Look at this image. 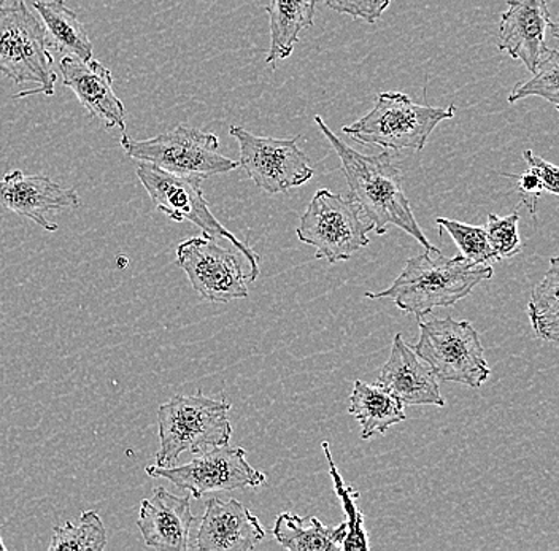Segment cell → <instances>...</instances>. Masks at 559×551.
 Returning <instances> with one entry per match:
<instances>
[{
  "mask_svg": "<svg viewBox=\"0 0 559 551\" xmlns=\"http://www.w3.org/2000/svg\"><path fill=\"white\" fill-rule=\"evenodd\" d=\"M314 123L337 153L344 176L347 178L349 196L355 199L361 205L362 212L372 219L376 232L383 236L388 231V226L393 225L414 237L426 250H436L419 228L404 191L401 169L393 163L390 153L362 155L342 142L328 128L320 115L314 117Z\"/></svg>",
  "mask_w": 559,
  "mask_h": 551,
  "instance_id": "6da1fadb",
  "label": "cell"
},
{
  "mask_svg": "<svg viewBox=\"0 0 559 551\" xmlns=\"http://www.w3.org/2000/svg\"><path fill=\"white\" fill-rule=\"evenodd\" d=\"M495 271L489 264L474 266L463 256L445 257L439 249L426 250L411 257L390 288L366 292L365 298L391 299L405 313L429 315L439 307H453L467 298L478 285L489 280Z\"/></svg>",
  "mask_w": 559,
  "mask_h": 551,
  "instance_id": "7a4b0ae2",
  "label": "cell"
},
{
  "mask_svg": "<svg viewBox=\"0 0 559 551\" xmlns=\"http://www.w3.org/2000/svg\"><path fill=\"white\" fill-rule=\"evenodd\" d=\"M230 404L204 396H175L160 404L157 411L159 450L156 466L173 467L183 453L209 452L229 445L233 427L229 421Z\"/></svg>",
  "mask_w": 559,
  "mask_h": 551,
  "instance_id": "3957f363",
  "label": "cell"
},
{
  "mask_svg": "<svg viewBox=\"0 0 559 551\" xmlns=\"http://www.w3.org/2000/svg\"><path fill=\"white\" fill-rule=\"evenodd\" d=\"M456 107H431L414 103L407 94L380 93L376 106L342 132L362 145L421 152L437 125L452 120Z\"/></svg>",
  "mask_w": 559,
  "mask_h": 551,
  "instance_id": "277c9868",
  "label": "cell"
},
{
  "mask_svg": "<svg viewBox=\"0 0 559 551\" xmlns=\"http://www.w3.org/2000/svg\"><path fill=\"white\" fill-rule=\"evenodd\" d=\"M0 73L13 83H37L38 88L23 91L20 97L55 94V58L48 50L41 21L35 19L23 0L0 3Z\"/></svg>",
  "mask_w": 559,
  "mask_h": 551,
  "instance_id": "5b68a950",
  "label": "cell"
},
{
  "mask_svg": "<svg viewBox=\"0 0 559 551\" xmlns=\"http://www.w3.org/2000/svg\"><path fill=\"white\" fill-rule=\"evenodd\" d=\"M135 172H138L140 183L145 188L157 211L169 216L175 223H192L209 239H225L233 243L250 264L248 284H254L258 280V277H260V254L251 250L247 243L240 242L212 214L207 199H205L204 191H202V178L178 176V173L167 172V170L150 163H140Z\"/></svg>",
  "mask_w": 559,
  "mask_h": 551,
  "instance_id": "8992f818",
  "label": "cell"
},
{
  "mask_svg": "<svg viewBox=\"0 0 559 551\" xmlns=\"http://www.w3.org/2000/svg\"><path fill=\"white\" fill-rule=\"evenodd\" d=\"M373 221L352 196L318 190L300 218L297 239L314 247V260L347 261L369 245Z\"/></svg>",
  "mask_w": 559,
  "mask_h": 551,
  "instance_id": "52a82bcc",
  "label": "cell"
},
{
  "mask_svg": "<svg viewBox=\"0 0 559 551\" xmlns=\"http://www.w3.org/2000/svg\"><path fill=\"white\" fill-rule=\"evenodd\" d=\"M414 351L431 368L439 382L480 388L489 371L484 345L471 321L452 316L421 321Z\"/></svg>",
  "mask_w": 559,
  "mask_h": 551,
  "instance_id": "ba28073f",
  "label": "cell"
},
{
  "mask_svg": "<svg viewBox=\"0 0 559 551\" xmlns=\"http://www.w3.org/2000/svg\"><path fill=\"white\" fill-rule=\"evenodd\" d=\"M121 148L129 158L140 163H150L167 172L202 180L233 172L239 167L237 160L226 158L218 152V135L183 124L145 141H135L122 132Z\"/></svg>",
  "mask_w": 559,
  "mask_h": 551,
  "instance_id": "9c48e42d",
  "label": "cell"
},
{
  "mask_svg": "<svg viewBox=\"0 0 559 551\" xmlns=\"http://www.w3.org/2000/svg\"><path fill=\"white\" fill-rule=\"evenodd\" d=\"M145 472L152 479L169 480L194 499L216 491L260 488L267 483V476L247 462V452L240 446L229 445L201 453L185 466L160 467L152 464Z\"/></svg>",
  "mask_w": 559,
  "mask_h": 551,
  "instance_id": "30bf717a",
  "label": "cell"
},
{
  "mask_svg": "<svg viewBox=\"0 0 559 551\" xmlns=\"http://www.w3.org/2000/svg\"><path fill=\"white\" fill-rule=\"evenodd\" d=\"M229 134L239 143V167L264 193H286L312 180L314 172L309 158L297 146L302 135L260 137L240 125H230Z\"/></svg>",
  "mask_w": 559,
  "mask_h": 551,
  "instance_id": "8fae6325",
  "label": "cell"
},
{
  "mask_svg": "<svg viewBox=\"0 0 559 551\" xmlns=\"http://www.w3.org/2000/svg\"><path fill=\"white\" fill-rule=\"evenodd\" d=\"M177 264L195 292L210 302L226 303L248 298V275L242 256L223 249L209 237H191L177 247Z\"/></svg>",
  "mask_w": 559,
  "mask_h": 551,
  "instance_id": "7c38bea8",
  "label": "cell"
},
{
  "mask_svg": "<svg viewBox=\"0 0 559 551\" xmlns=\"http://www.w3.org/2000/svg\"><path fill=\"white\" fill-rule=\"evenodd\" d=\"M558 37L547 0H507V10L499 23L498 48L523 62L527 72H536L550 48L547 34Z\"/></svg>",
  "mask_w": 559,
  "mask_h": 551,
  "instance_id": "4fadbf2b",
  "label": "cell"
},
{
  "mask_svg": "<svg viewBox=\"0 0 559 551\" xmlns=\"http://www.w3.org/2000/svg\"><path fill=\"white\" fill-rule=\"evenodd\" d=\"M0 205L16 215L29 218L47 232L58 231V225L48 221V212L79 208L80 197L75 190L59 187L50 177L21 170L5 173L0 180Z\"/></svg>",
  "mask_w": 559,
  "mask_h": 551,
  "instance_id": "5bb4252c",
  "label": "cell"
},
{
  "mask_svg": "<svg viewBox=\"0 0 559 551\" xmlns=\"http://www.w3.org/2000/svg\"><path fill=\"white\" fill-rule=\"evenodd\" d=\"M265 537L257 515L237 499L212 498L192 549L201 551H250Z\"/></svg>",
  "mask_w": 559,
  "mask_h": 551,
  "instance_id": "9a60e30c",
  "label": "cell"
},
{
  "mask_svg": "<svg viewBox=\"0 0 559 551\" xmlns=\"http://www.w3.org/2000/svg\"><path fill=\"white\" fill-rule=\"evenodd\" d=\"M62 85L75 94L90 117L105 129H121L126 132L124 104L114 89V76L97 59L80 61L75 58L59 59Z\"/></svg>",
  "mask_w": 559,
  "mask_h": 551,
  "instance_id": "2e32d148",
  "label": "cell"
},
{
  "mask_svg": "<svg viewBox=\"0 0 559 551\" xmlns=\"http://www.w3.org/2000/svg\"><path fill=\"white\" fill-rule=\"evenodd\" d=\"M377 385L396 396L404 406L445 407L439 380L401 334L394 336L390 358L377 376Z\"/></svg>",
  "mask_w": 559,
  "mask_h": 551,
  "instance_id": "e0dca14e",
  "label": "cell"
},
{
  "mask_svg": "<svg viewBox=\"0 0 559 551\" xmlns=\"http://www.w3.org/2000/svg\"><path fill=\"white\" fill-rule=\"evenodd\" d=\"M191 496H175L164 488H156L150 499H143L138 519L145 546L163 551L190 549Z\"/></svg>",
  "mask_w": 559,
  "mask_h": 551,
  "instance_id": "ac0fdd59",
  "label": "cell"
},
{
  "mask_svg": "<svg viewBox=\"0 0 559 551\" xmlns=\"http://www.w3.org/2000/svg\"><path fill=\"white\" fill-rule=\"evenodd\" d=\"M34 9L40 16L52 58H75L90 61L94 58L93 41L75 12L64 0H34Z\"/></svg>",
  "mask_w": 559,
  "mask_h": 551,
  "instance_id": "d6986e66",
  "label": "cell"
},
{
  "mask_svg": "<svg viewBox=\"0 0 559 551\" xmlns=\"http://www.w3.org/2000/svg\"><path fill=\"white\" fill-rule=\"evenodd\" d=\"M314 9L317 0H271L265 5L271 31L265 64H275L293 55L300 33L313 26Z\"/></svg>",
  "mask_w": 559,
  "mask_h": 551,
  "instance_id": "ffe728a7",
  "label": "cell"
},
{
  "mask_svg": "<svg viewBox=\"0 0 559 551\" xmlns=\"http://www.w3.org/2000/svg\"><path fill=\"white\" fill-rule=\"evenodd\" d=\"M348 414L361 424V439L383 435L393 424L407 420L405 406L382 386L356 380L349 396Z\"/></svg>",
  "mask_w": 559,
  "mask_h": 551,
  "instance_id": "44dd1931",
  "label": "cell"
},
{
  "mask_svg": "<svg viewBox=\"0 0 559 551\" xmlns=\"http://www.w3.org/2000/svg\"><path fill=\"white\" fill-rule=\"evenodd\" d=\"M272 534L280 546L286 550H342V542L347 536V525L344 522L337 528H328L317 516L302 518V516L283 512L275 519Z\"/></svg>",
  "mask_w": 559,
  "mask_h": 551,
  "instance_id": "7402d4cb",
  "label": "cell"
},
{
  "mask_svg": "<svg viewBox=\"0 0 559 551\" xmlns=\"http://www.w3.org/2000/svg\"><path fill=\"white\" fill-rule=\"evenodd\" d=\"M559 263L558 257H551L550 268L539 285L534 288L531 301L527 303L531 326L537 337L548 342L559 338Z\"/></svg>",
  "mask_w": 559,
  "mask_h": 551,
  "instance_id": "603a6c76",
  "label": "cell"
},
{
  "mask_svg": "<svg viewBox=\"0 0 559 551\" xmlns=\"http://www.w3.org/2000/svg\"><path fill=\"white\" fill-rule=\"evenodd\" d=\"M107 547V529L94 511L80 515L79 522H68L52 529L48 551H103Z\"/></svg>",
  "mask_w": 559,
  "mask_h": 551,
  "instance_id": "cb8c5ba5",
  "label": "cell"
},
{
  "mask_svg": "<svg viewBox=\"0 0 559 551\" xmlns=\"http://www.w3.org/2000/svg\"><path fill=\"white\" fill-rule=\"evenodd\" d=\"M324 455H326L328 463H330V472L332 480H334V490L338 499H341L342 508H344L347 519V536H345L344 542H342V550H370L369 537L365 529V515L359 511L358 502L356 499L359 498L358 491L355 488L347 487L341 474H338L337 467H335L334 459L331 455V446L328 442H323Z\"/></svg>",
  "mask_w": 559,
  "mask_h": 551,
  "instance_id": "d4e9b609",
  "label": "cell"
},
{
  "mask_svg": "<svg viewBox=\"0 0 559 551\" xmlns=\"http://www.w3.org/2000/svg\"><path fill=\"white\" fill-rule=\"evenodd\" d=\"M436 223L439 226L440 233H449L457 249H460L461 256L474 266L501 261L498 253L492 250L484 226L464 225V223L449 218H437Z\"/></svg>",
  "mask_w": 559,
  "mask_h": 551,
  "instance_id": "484cf974",
  "label": "cell"
},
{
  "mask_svg": "<svg viewBox=\"0 0 559 551\" xmlns=\"http://www.w3.org/2000/svg\"><path fill=\"white\" fill-rule=\"evenodd\" d=\"M558 75H559V53L557 50L548 51L547 56L542 59L537 65L536 72L533 73V79L526 82L516 83L509 94V103L516 104L519 100L526 99V97H542V99L550 103L555 108H559V91H558Z\"/></svg>",
  "mask_w": 559,
  "mask_h": 551,
  "instance_id": "4316f807",
  "label": "cell"
},
{
  "mask_svg": "<svg viewBox=\"0 0 559 551\" xmlns=\"http://www.w3.org/2000/svg\"><path fill=\"white\" fill-rule=\"evenodd\" d=\"M519 211L507 216L488 215L487 231L492 250L498 253L499 260L513 257L522 253V240L519 236Z\"/></svg>",
  "mask_w": 559,
  "mask_h": 551,
  "instance_id": "83f0119b",
  "label": "cell"
},
{
  "mask_svg": "<svg viewBox=\"0 0 559 551\" xmlns=\"http://www.w3.org/2000/svg\"><path fill=\"white\" fill-rule=\"evenodd\" d=\"M324 2L331 10L341 13V15L373 24L382 19L383 13L390 7L391 0H324Z\"/></svg>",
  "mask_w": 559,
  "mask_h": 551,
  "instance_id": "f1b7e54d",
  "label": "cell"
},
{
  "mask_svg": "<svg viewBox=\"0 0 559 551\" xmlns=\"http://www.w3.org/2000/svg\"><path fill=\"white\" fill-rule=\"evenodd\" d=\"M523 158L526 160L527 166H530V170L533 173H536L544 184V190L547 193L554 194V196H558L559 194V169L555 164L548 163L540 156L534 155L531 149H526L523 153Z\"/></svg>",
  "mask_w": 559,
  "mask_h": 551,
  "instance_id": "f546056e",
  "label": "cell"
},
{
  "mask_svg": "<svg viewBox=\"0 0 559 551\" xmlns=\"http://www.w3.org/2000/svg\"><path fill=\"white\" fill-rule=\"evenodd\" d=\"M506 177L515 178L516 190H519L520 196H522V204L526 205L530 214L536 218L537 202H539L542 193H545L544 184H542L539 177L531 172V170L522 173V176L506 173Z\"/></svg>",
  "mask_w": 559,
  "mask_h": 551,
  "instance_id": "4dcf8cb0",
  "label": "cell"
},
{
  "mask_svg": "<svg viewBox=\"0 0 559 551\" xmlns=\"http://www.w3.org/2000/svg\"><path fill=\"white\" fill-rule=\"evenodd\" d=\"M5 546H3L2 537H0V551H5Z\"/></svg>",
  "mask_w": 559,
  "mask_h": 551,
  "instance_id": "1f68e13d",
  "label": "cell"
},
{
  "mask_svg": "<svg viewBox=\"0 0 559 551\" xmlns=\"http://www.w3.org/2000/svg\"><path fill=\"white\" fill-rule=\"evenodd\" d=\"M9 2H16V0H0V3H9ZM23 2H26V0H23Z\"/></svg>",
  "mask_w": 559,
  "mask_h": 551,
  "instance_id": "d6a6232c",
  "label": "cell"
}]
</instances>
